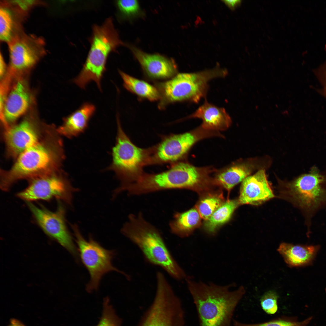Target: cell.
I'll use <instances>...</instances> for the list:
<instances>
[{
	"mask_svg": "<svg viewBox=\"0 0 326 326\" xmlns=\"http://www.w3.org/2000/svg\"><path fill=\"white\" fill-rule=\"evenodd\" d=\"M145 73L150 78L166 79L176 75L177 65L174 61L158 54L144 52L133 46L127 45Z\"/></svg>",
	"mask_w": 326,
	"mask_h": 326,
	"instance_id": "17",
	"label": "cell"
},
{
	"mask_svg": "<svg viewBox=\"0 0 326 326\" xmlns=\"http://www.w3.org/2000/svg\"><path fill=\"white\" fill-rule=\"evenodd\" d=\"M36 125L25 119L19 123L8 127L4 133V139L8 155L18 156L41 139V133Z\"/></svg>",
	"mask_w": 326,
	"mask_h": 326,
	"instance_id": "15",
	"label": "cell"
},
{
	"mask_svg": "<svg viewBox=\"0 0 326 326\" xmlns=\"http://www.w3.org/2000/svg\"><path fill=\"white\" fill-rule=\"evenodd\" d=\"M27 15L22 11L12 1H2L0 7V39L8 42L24 31L23 24Z\"/></svg>",
	"mask_w": 326,
	"mask_h": 326,
	"instance_id": "19",
	"label": "cell"
},
{
	"mask_svg": "<svg viewBox=\"0 0 326 326\" xmlns=\"http://www.w3.org/2000/svg\"><path fill=\"white\" fill-rule=\"evenodd\" d=\"M8 326H26L20 320L15 318H11L10 319L9 324Z\"/></svg>",
	"mask_w": 326,
	"mask_h": 326,
	"instance_id": "33",
	"label": "cell"
},
{
	"mask_svg": "<svg viewBox=\"0 0 326 326\" xmlns=\"http://www.w3.org/2000/svg\"><path fill=\"white\" fill-rule=\"evenodd\" d=\"M6 65L3 56L0 53V76L1 78L4 76L6 70Z\"/></svg>",
	"mask_w": 326,
	"mask_h": 326,
	"instance_id": "32",
	"label": "cell"
},
{
	"mask_svg": "<svg viewBox=\"0 0 326 326\" xmlns=\"http://www.w3.org/2000/svg\"><path fill=\"white\" fill-rule=\"evenodd\" d=\"M138 326H185L181 300L169 283L162 282L157 284L153 302Z\"/></svg>",
	"mask_w": 326,
	"mask_h": 326,
	"instance_id": "8",
	"label": "cell"
},
{
	"mask_svg": "<svg viewBox=\"0 0 326 326\" xmlns=\"http://www.w3.org/2000/svg\"><path fill=\"white\" fill-rule=\"evenodd\" d=\"M222 136L220 132L205 129L201 125L188 132L165 136L159 143L152 146L149 165L172 164L186 160L189 151L198 142L207 138Z\"/></svg>",
	"mask_w": 326,
	"mask_h": 326,
	"instance_id": "10",
	"label": "cell"
},
{
	"mask_svg": "<svg viewBox=\"0 0 326 326\" xmlns=\"http://www.w3.org/2000/svg\"><path fill=\"white\" fill-rule=\"evenodd\" d=\"M268 159L259 158L241 160L220 170H216L213 177L216 186L228 191L242 182L253 171L264 169L269 165Z\"/></svg>",
	"mask_w": 326,
	"mask_h": 326,
	"instance_id": "14",
	"label": "cell"
},
{
	"mask_svg": "<svg viewBox=\"0 0 326 326\" xmlns=\"http://www.w3.org/2000/svg\"><path fill=\"white\" fill-rule=\"evenodd\" d=\"M62 145L56 133H46L37 143L20 154L10 169L2 171L1 188L7 191L18 180H30L57 172L64 157Z\"/></svg>",
	"mask_w": 326,
	"mask_h": 326,
	"instance_id": "2",
	"label": "cell"
},
{
	"mask_svg": "<svg viewBox=\"0 0 326 326\" xmlns=\"http://www.w3.org/2000/svg\"><path fill=\"white\" fill-rule=\"evenodd\" d=\"M116 3L120 14L125 18L133 19L143 15L137 1L119 0Z\"/></svg>",
	"mask_w": 326,
	"mask_h": 326,
	"instance_id": "28",
	"label": "cell"
},
{
	"mask_svg": "<svg viewBox=\"0 0 326 326\" xmlns=\"http://www.w3.org/2000/svg\"><path fill=\"white\" fill-rule=\"evenodd\" d=\"M27 206L37 223L45 234L55 240L78 260V253L69 231L65 219V210L59 203L56 210L52 212L43 206L38 207L30 202Z\"/></svg>",
	"mask_w": 326,
	"mask_h": 326,
	"instance_id": "13",
	"label": "cell"
},
{
	"mask_svg": "<svg viewBox=\"0 0 326 326\" xmlns=\"http://www.w3.org/2000/svg\"><path fill=\"white\" fill-rule=\"evenodd\" d=\"M31 102L30 94L25 83L17 81L13 85L6 97L4 104L3 123L7 125L13 122L23 115L27 110Z\"/></svg>",
	"mask_w": 326,
	"mask_h": 326,
	"instance_id": "18",
	"label": "cell"
},
{
	"mask_svg": "<svg viewBox=\"0 0 326 326\" xmlns=\"http://www.w3.org/2000/svg\"><path fill=\"white\" fill-rule=\"evenodd\" d=\"M96 110L95 106L89 102L83 104L78 109L65 118L57 130L58 133L71 138L77 136L87 128L90 119Z\"/></svg>",
	"mask_w": 326,
	"mask_h": 326,
	"instance_id": "21",
	"label": "cell"
},
{
	"mask_svg": "<svg viewBox=\"0 0 326 326\" xmlns=\"http://www.w3.org/2000/svg\"><path fill=\"white\" fill-rule=\"evenodd\" d=\"M239 205L238 200H227L224 203L205 220L204 227L206 231L210 234L214 233L217 228L229 220Z\"/></svg>",
	"mask_w": 326,
	"mask_h": 326,
	"instance_id": "25",
	"label": "cell"
},
{
	"mask_svg": "<svg viewBox=\"0 0 326 326\" xmlns=\"http://www.w3.org/2000/svg\"><path fill=\"white\" fill-rule=\"evenodd\" d=\"M117 131L115 144L112 149V162L107 168L114 171L120 181L119 187L136 181L149 165L152 148H142L134 144L123 130L117 116Z\"/></svg>",
	"mask_w": 326,
	"mask_h": 326,
	"instance_id": "5",
	"label": "cell"
},
{
	"mask_svg": "<svg viewBox=\"0 0 326 326\" xmlns=\"http://www.w3.org/2000/svg\"><path fill=\"white\" fill-rule=\"evenodd\" d=\"M223 203L221 194H209L200 200L197 209L201 218L206 220Z\"/></svg>",
	"mask_w": 326,
	"mask_h": 326,
	"instance_id": "26",
	"label": "cell"
},
{
	"mask_svg": "<svg viewBox=\"0 0 326 326\" xmlns=\"http://www.w3.org/2000/svg\"><path fill=\"white\" fill-rule=\"evenodd\" d=\"M226 69L215 68L196 72L178 74L171 79L161 83V104L188 101L197 103L205 97L211 80L225 76Z\"/></svg>",
	"mask_w": 326,
	"mask_h": 326,
	"instance_id": "6",
	"label": "cell"
},
{
	"mask_svg": "<svg viewBox=\"0 0 326 326\" xmlns=\"http://www.w3.org/2000/svg\"><path fill=\"white\" fill-rule=\"evenodd\" d=\"M325 182L326 177L313 169L286 185V194L303 212L308 228L315 214L326 207Z\"/></svg>",
	"mask_w": 326,
	"mask_h": 326,
	"instance_id": "7",
	"label": "cell"
},
{
	"mask_svg": "<svg viewBox=\"0 0 326 326\" xmlns=\"http://www.w3.org/2000/svg\"><path fill=\"white\" fill-rule=\"evenodd\" d=\"M81 261L88 270L90 277L86 290L90 292L98 289L102 276L106 273L115 271L124 275L128 279L129 275L120 271L112 264L115 253L106 249L90 237L86 240L83 237L76 225H72Z\"/></svg>",
	"mask_w": 326,
	"mask_h": 326,
	"instance_id": "9",
	"label": "cell"
},
{
	"mask_svg": "<svg viewBox=\"0 0 326 326\" xmlns=\"http://www.w3.org/2000/svg\"><path fill=\"white\" fill-rule=\"evenodd\" d=\"M91 38V47L86 60L78 75L73 82L85 89L91 81H94L101 91V80L106 71L107 57L121 45L125 44L120 40L111 18L100 26L94 25Z\"/></svg>",
	"mask_w": 326,
	"mask_h": 326,
	"instance_id": "4",
	"label": "cell"
},
{
	"mask_svg": "<svg viewBox=\"0 0 326 326\" xmlns=\"http://www.w3.org/2000/svg\"><path fill=\"white\" fill-rule=\"evenodd\" d=\"M121 232L140 249L150 263L160 267L177 280L187 277L167 248L159 232L146 221L141 213L131 214Z\"/></svg>",
	"mask_w": 326,
	"mask_h": 326,
	"instance_id": "3",
	"label": "cell"
},
{
	"mask_svg": "<svg viewBox=\"0 0 326 326\" xmlns=\"http://www.w3.org/2000/svg\"><path fill=\"white\" fill-rule=\"evenodd\" d=\"M278 296L275 292L269 291L262 297L260 304L263 310L269 314H273L278 310Z\"/></svg>",
	"mask_w": 326,
	"mask_h": 326,
	"instance_id": "30",
	"label": "cell"
},
{
	"mask_svg": "<svg viewBox=\"0 0 326 326\" xmlns=\"http://www.w3.org/2000/svg\"><path fill=\"white\" fill-rule=\"evenodd\" d=\"M121 319L116 314L108 297L105 298L103 304L101 317L96 326H121Z\"/></svg>",
	"mask_w": 326,
	"mask_h": 326,
	"instance_id": "27",
	"label": "cell"
},
{
	"mask_svg": "<svg viewBox=\"0 0 326 326\" xmlns=\"http://www.w3.org/2000/svg\"><path fill=\"white\" fill-rule=\"evenodd\" d=\"M201 218L196 208L177 213L169 224L171 231L181 237L187 236L200 225Z\"/></svg>",
	"mask_w": 326,
	"mask_h": 326,
	"instance_id": "23",
	"label": "cell"
},
{
	"mask_svg": "<svg viewBox=\"0 0 326 326\" xmlns=\"http://www.w3.org/2000/svg\"><path fill=\"white\" fill-rule=\"evenodd\" d=\"M274 196L265 170L262 169L242 181L238 201L239 205H258Z\"/></svg>",
	"mask_w": 326,
	"mask_h": 326,
	"instance_id": "16",
	"label": "cell"
},
{
	"mask_svg": "<svg viewBox=\"0 0 326 326\" xmlns=\"http://www.w3.org/2000/svg\"><path fill=\"white\" fill-rule=\"evenodd\" d=\"M185 280L196 309L199 326H231L234 311L245 292L244 287L232 290L233 283H206L188 276Z\"/></svg>",
	"mask_w": 326,
	"mask_h": 326,
	"instance_id": "1",
	"label": "cell"
},
{
	"mask_svg": "<svg viewBox=\"0 0 326 326\" xmlns=\"http://www.w3.org/2000/svg\"><path fill=\"white\" fill-rule=\"evenodd\" d=\"M119 72L123 81V86L128 91L150 101H155L161 99L159 92L154 86L120 70H119Z\"/></svg>",
	"mask_w": 326,
	"mask_h": 326,
	"instance_id": "24",
	"label": "cell"
},
{
	"mask_svg": "<svg viewBox=\"0 0 326 326\" xmlns=\"http://www.w3.org/2000/svg\"><path fill=\"white\" fill-rule=\"evenodd\" d=\"M317 247L294 245L282 243L277 251L289 267L302 266L311 262L316 253Z\"/></svg>",
	"mask_w": 326,
	"mask_h": 326,
	"instance_id": "22",
	"label": "cell"
},
{
	"mask_svg": "<svg viewBox=\"0 0 326 326\" xmlns=\"http://www.w3.org/2000/svg\"><path fill=\"white\" fill-rule=\"evenodd\" d=\"M7 43L9 56L8 70L12 73L30 69L46 53V43L43 37L26 34L24 31Z\"/></svg>",
	"mask_w": 326,
	"mask_h": 326,
	"instance_id": "11",
	"label": "cell"
},
{
	"mask_svg": "<svg viewBox=\"0 0 326 326\" xmlns=\"http://www.w3.org/2000/svg\"><path fill=\"white\" fill-rule=\"evenodd\" d=\"M230 9L233 10L239 6L241 1L240 0H224L222 1Z\"/></svg>",
	"mask_w": 326,
	"mask_h": 326,
	"instance_id": "31",
	"label": "cell"
},
{
	"mask_svg": "<svg viewBox=\"0 0 326 326\" xmlns=\"http://www.w3.org/2000/svg\"><path fill=\"white\" fill-rule=\"evenodd\" d=\"M197 118L202 120L201 126L204 129L219 132L227 129L232 120L225 109L209 103L205 100L194 112L187 119Z\"/></svg>",
	"mask_w": 326,
	"mask_h": 326,
	"instance_id": "20",
	"label": "cell"
},
{
	"mask_svg": "<svg viewBox=\"0 0 326 326\" xmlns=\"http://www.w3.org/2000/svg\"><path fill=\"white\" fill-rule=\"evenodd\" d=\"M312 319L309 317L301 321H297L289 319L280 318L267 322L256 324H245L233 320L234 326H307Z\"/></svg>",
	"mask_w": 326,
	"mask_h": 326,
	"instance_id": "29",
	"label": "cell"
},
{
	"mask_svg": "<svg viewBox=\"0 0 326 326\" xmlns=\"http://www.w3.org/2000/svg\"><path fill=\"white\" fill-rule=\"evenodd\" d=\"M30 180L27 188L17 194L27 202L56 198L71 205L73 193L77 190L66 177L57 172Z\"/></svg>",
	"mask_w": 326,
	"mask_h": 326,
	"instance_id": "12",
	"label": "cell"
}]
</instances>
